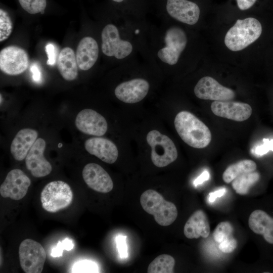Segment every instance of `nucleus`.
Segmentation results:
<instances>
[{
    "label": "nucleus",
    "instance_id": "nucleus-1",
    "mask_svg": "<svg viewBox=\"0 0 273 273\" xmlns=\"http://www.w3.org/2000/svg\"><path fill=\"white\" fill-rule=\"evenodd\" d=\"M160 34L152 51L153 58L157 64L174 66L186 48L187 34L180 27L172 25L163 29Z\"/></svg>",
    "mask_w": 273,
    "mask_h": 273
},
{
    "label": "nucleus",
    "instance_id": "nucleus-2",
    "mask_svg": "<svg viewBox=\"0 0 273 273\" xmlns=\"http://www.w3.org/2000/svg\"><path fill=\"white\" fill-rule=\"evenodd\" d=\"M175 129L182 140L197 149L206 147L211 141L209 128L194 115L187 111L177 114L174 118Z\"/></svg>",
    "mask_w": 273,
    "mask_h": 273
},
{
    "label": "nucleus",
    "instance_id": "nucleus-3",
    "mask_svg": "<svg viewBox=\"0 0 273 273\" xmlns=\"http://www.w3.org/2000/svg\"><path fill=\"white\" fill-rule=\"evenodd\" d=\"M261 33V24L256 19H238L226 32L224 43L232 51H241L256 41Z\"/></svg>",
    "mask_w": 273,
    "mask_h": 273
},
{
    "label": "nucleus",
    "instance_id": "nucleus-4",
    "mask_svg": "<svg viewBox=\"0 0 273 273\" xmlns=\"http://www.w3.org/2000/svg\"><path fill=\"white\" fill-rule=\"evenodd\" d=\"M101 50L106 56L118 60H126L132 57L135 46L132 39L122 36L120 29L113 24H108L101 32Z\"/></svg>",
    "mask_w": 273,
    "mask_h": 273
},
{
    "label": "nucleus",
    "instance_id": "nucleus-5",
    "mask_svg": "<svg viewBox=\"0 0 273 273\" xmlns=\"http://www.w3.org/2000/svg\"><path fill=\"white\" fill-rule=\"evenodd\" d=\"M140 203L143 209L154 216L156 222L161 226L172 224L177 216L176 206L165 200L157 191L149 189L141 196Z\"/></svg>",
    "mask_w": 273,
    "mask_h": 273
},
{
    "label": "nucleus",
    "instance_id": "nucleus-6",
    "mask_svg": "<svg viewBox=\"0 0 273 273\" xmlns=\"http://www.w3.org/2000/svg\"><path fill=\"white\" fill-rule=\"evenodd\" d=\"M146 139L151 148L152 161L156 166L165 167L177 159L175 145L167 135L157 130H152L148 133Z\"/></svg>",
    "mask_w": 273,
    "mask_h": 273
},
{
    "label": "nucleus",
    "instance_id": "nucleus-7",
    "mask_svg": "<svg viewBox=\"0 0 273 273\" xmlns=\"http://www.w3.org/2000/svg\"><path fill=\"white\" fill-rule=\"evenodd\" d=\"M72 200L73 193L70 187L61 180L48 183L41 193L42 206L50 212H56L67 207Z\"/></svg>",
    "mask_w": 273,
    "mask_h": 273
},
{
    "label": "nucleus",
    "instance_id": "nucleus-8",
    "mask_svg": "<svg viewBox=\"0 0 273 273\" xmlns=\"http://www.w3.org/2000/svg\"><path fill=\"white\" fill-rule=\"evenodd\" d=\"M19 256L21 266L25 272H42L46 253L39 243L30 239L23 240L19 246Z\"/></svg>",
    "mask_w": 273,
    "mask_h": 273
},
{
    "label": "nucleus",
    "instance_id": "nucleus-9",
    "mask_svg": "<svg viewBox=\"0 0 273 273\" xmlns=\"http://www.w3.org/2000/svg\"><path fill=\"white\" fill-rule=\"evenodd\" d=\"M29 65L27 53L17 46H9L0 52V68L5 73L17 75L24 72Z\"/></svg>",
    "mask_w": 273,
    "mask_h": 273
},
{
    "label": "nucleus",
    "instance_id": "nucleus-10",
    "mask_svg": "<svg viewBox=\"0 0 273 273\" xmlns=\"http://www.w3.org/2000/svg\"><path fill=\"white\" fill-rule=\"evenodd\" d=\"M194 92L200 99L214 101H229L235 97L234 90L222 85L210 76L201 78L196 84Z\"/></svg>",
    "mask_w": 273,
    "mask_h": 273
},
{
    "label": "nucleus",
    "instance_id": "nucleus-11",
    "mask_svg": "<svg viewBox=\"0 0 273 273\" xmlns=\"http://www.w3.org/2000/svg\"><path fill=\"white\" fill-rule=\"evenodd\" d=\"M31 184L30 178L19 169H14L7 174L0 187V194L4 198L18 200L25 197Z\"/></svg>",
    "mask_w": 273,
    "mask_h": 273
},
{
    "label": "nucleus",
    "instance_id": "nucleus-12",
    "mask_svg": "<svg viewBox=\"0 0 273 273\" xmlns=\"http://www.w3.org/2000/svg\"><path fill=\"white\" fill-rule=\"evenodd\" d=\"M150 84L145 79L135 78L119 83L114 94L120 101L127 104L141 101L148 94Z\"/></svg>",
    "mask_w": 273,
    "mask_h": 273
},
{
    "label": "nucleus",
    "instance_id": "nucleus-13",
    "mask_svg": "<svg viewBox=\"0 0 273 273\" xmlns=\"http://www.w3.org/2000/svg\"><path fill=\"white\" fill-rule=\"evenodd\" d=\"M46 146V143L43 139H37L25 158L27 169L35 177L47 176L52 170L51 163L44 156Z\"/></svg>",
    "mask_w": 273,
    "mask_h": 273
},
{
    "label": "nucleus",
    "instance_id": "nucleus-14",
    "mask_svg": "<svg viewBox=\"0 0 273 273\" xmlns=\"http://www.w3.org/2000/svg\"><path fill=\"white\" fill-rule=\"evenodd\" d=\"M75 124L81 132L94 136H102L108 129L105 118L91 109H84L80 111L76 116Z\"/></svg>",
    "mask_w": 273,
    "mask_h": 273
},
{
    "label": "nucleus",
    "instance_id": "nucleus-15",
    "mask_svg": "<svg viewBox=\"0 0 273 273\" xmlns=\"http://www.w3.org/2000/svg\"><path fill=\"white\" fill-rule=\"evenodd\" d=\"M166 10L172 18L189 25L196 24L200 17L199 6L188 0H167Z\"/></svg>",
    "mask_w": 273,
    "mask_h": 273
},
{
    "label": "nucleus",
    "instance_id": "nucleus-16",
    "mask_svg": "<svg viewBox=\"0 0 273 273\" xmlns=\"http://www.w3.org/2000/svg\"><path fill=\"white\" fill-rule=\"evenodd\" d=\"M211 110L217 116L238 122L248 119L252 112L248 104L230 100L214 101L211 105Z\"/></svg>",
    "mask_w": 273,
    "mask_h": 273
},
{
    "label": "nucleus",
    "instance_id": "nucleus-17",
    "mask_svg": "<svg viewBox=\"0 0 273 273\" xmlns=\"http://www.w3.org/2000/svg\"><path fill=\"white\" fill-rule=\"evenodd\" d=\"M82 177L86 184L92 189L107 193L113 188V183L106 171L100 165L90 163L82 170Z\"/></svg>",
    "mask_w": 273,
    "mask_h": 273
},
{
    "label": "nucleus",
    "instance_id": "nucleus-18",
    "mask_svg": "<svg viewBox=\"0 0 273 273\" xmlns=\"http://www.w3.org/2000/svg\"><path fill=\"white\" fill-rule=\"evenodd\" d=\"M84 147L90 154L109 164L116 162L118 156L116 146L111 141L104 138H89L85 141Z\"/></svg>",
    "mask_w": 273,
    "mask_h": 273
},
{
    "label": "nucleus",
    "instance_id": "nucleus-19",
    "mask_svg": "<svg viewBox=\"0 0 273 273\" xmlns=\"http://www.w3.org/2000/svg\"><path fill=\"white\" fill-rule=\"evenodd\" d=\"M99 55L97 41L90 36L83 37L80 41L76 53L77 65L80 69L86 71L96 63Z\"/></svg>",
    "mask_w": 273,
    "mask_h": 273
},
{
    "label": "nucleus",
    "instance_id": "nucleus-20",
    "mask_svg": "<svg viewBox=\"0 0 273 273\" xmlns=\"http://www.w3.org/2000/svg\"><path fill=\"white\" fill-rule=\"evenodd\" d=\"M37 136V132L33 129L24 128L19 130L10 146V151L14 158L17 161L24 160Z\"/></svg>",
    "mask_w": 273,
    "mask_h": 273
},
{
    "label": "nucleus",
    "instance_id": "nucleus-21",
    "mask_svg": "<svg viewBox=\"0 0 273 273\" xmlns=\"http://www.w3.org/2000/svg\"><path fill=\"white\" fill-rule=\"evenodd\" d=\"M188 239L206 238L210 233V225L206 214L202 210H196L189 218L184 228Z\"/></svg>",
    "mask_w": 273,
    "mask_h": 273
},
{
    "label": "nucleus",
    "instance_id": "nucleus-22",
    "mask_svg": "<svg viewBox=\"0 0 273 273\" xmlns=\"http://www.w3.org/2000/svg\"><path fill=\"white\" fill-rule=\"evenodd\" d=\"M248 224L254 233L262 235L267 243L273 244V218L265 211H253L249 216Z\"/></svg>",
    "mask_w": 273,
    "mask_h": 273
},
{
    "label": "nucleus",
    "instance_id": "nucleus-23",
    "mask_svg": "<svg viewBox=\"0 0 273 273\" xmlns=\"http://www.w3.org/2000/svg\"><path fill=\"white\" fill-rule=\"evenodd\" d=\"M58 69L62 77L67 81L74 80L78 75L76 55L69 47L63 48L58 59Z\"/></svg>",
    "mask_w": 273,
    "mask_h": 273
},
{
    "label": "nucleus",
    "instance_id": "nucleus-24",
    "mask_svg": "<svg viewBox=\"0 0 273 273\" xmlns=\"http://www.w3.org/2000/svg\"><path fill=\"white\" fill-rule=\"evenodd\" d=\"M256 168V164L253 160H242L229 166L223 173L222 179L225 183L229 184L238 176L254 171Z\"/></svg>",
    "mask_w": 273,
    "mask_h": 273
},
{
    "label": "nucleus",
    "instance_id": "nucleus-25",
    "mask_svg": "<svg viewBox=\"0 0 273 273\" xmlns=\"http://www.w3.org/2000/svg\"><path fill=\"white\" fill-rule=\"evenodd\" d=\"M260 178L259 173L252 171L242 174L236 177L232 181V186L236 193L246 195L250 188L256 183Z\"/></svg>",
    "mask_w": 273,
    "mask_h": 273
},
{
    "label": "nucleus",
    "instance_id": "nucleus-26",
    "mask_svg": "<svg viewBox=\"0 0 273 273\" xmlns=\"http://www.w3.org/2000/svg\"><path fill=\"white\" fill-rule=\"evenodd\" d=\"M175 260L173 257L168 254H161L155 258L149 265V273H172Z\"/></svg>",
    "mask_w": 273,
    "mask_h": 273
},
{
    "label": "nucleus",
    "instance_id": "nucleus-27",
    "mask_svg": "<svg viewBox=\"0 0 273 273\" xmlns=\"http://www.w3.org/2000/svg\"><path fill=\"white\" fill-rule=\"evenodd\" d=\"M234 228L228 221H222L219 223L213 233V237L215 241L219 244L233 236Z\"/></svg>",
    "mask_w": 273,
    "mask_h": 273
},
{
    "label": "nucleus",
    "instance_id": "nucleus-28",
    "mask_svg": "<svg viewBox=\"0 0 273 273\" xmlns=\"http://www.w3.org/2000/svg\"><path fill=\"white\" fill-rule=\"evenodd\" d=\"M21 7L31 14H43L47 6L46 0H18Z\"/></svg>",
    "mask_w": 273,
    "mask_h": 273
},
{
    "label": "nucleus",
    "instance_id": "nucleus-29",
    "mask_svg": "<svg viewBox=\"0 0 273 273\" xmlns=\"http://www.w3.org/2000/svg\"><path fill=\"white\" fill-rule=\"evenodd\" d=\"M13 24L8 13L0 9V41L7 39L12 33Z\"/></svg>",
    "mask_w": 273,
    "mask_h": 273
},
{
    "label": "nucleus",
    "instance_id": "nucleus-30",
    "mask_svg": "<svg viewBox=\"0 0 273 273\" xmlns=\"http://www.w3.org/2000/svg\"><path fill=\"white\" fill-rule=\"evenodd\" d=\"M72 272H99V267L96 263L89 260H82L75 263L71 269Z\"/></svg>",
    "mask_w": 273,
    "mask_h": 273
},
{
    "label": "nucleus",
    "instance_id": "nucleus-31",
    "mask_svg": "<svg viewBox=\"0 0 273 273\" xmlns=\"http://www.w3.org/2000/svg\"><path fill=\"white\" fill-rule=\"evenodd\" d=\"M74 247L72 241L68 238H65L62 241H59L57 245L51 250V255L54 257H60L62 255L64 250H71Z\"/></svg>",
    "mask_w": 273,
    "mask_h": 273
},
{
    "label": "nucleus",
    "instance_id": "nucleus-32",
    "mask_svg": "<svg viewBox=\"0 0 273 273\" xmlns=\"http://www.w3.org/2000/svg\"><path fill=\"white\" fill-rule=\"evenodd\" d=\"M126 240V237L122 235H118L115 240L119 255L121 258H126L128 257Z\"/></svg>",
    "mask_w": 273,
    "mask_h": 273
},
{
    "label": "nucleus",
    "instance_id": "nucleus-33",
    "mask_svg": "<svg viewBox=\"0 0 273 273\" xmlns=\"http://www.w3.org/2000/svg\"><path fill=\"white\" fill-rule=\"evenodd\" d=\"M237 246V241L233 236H232L219 243L218 248L221 251L224 253H230L235 250Z\"/></svg>",
    "mask_w": 273,
    "mask_h": 273
},
{
    "label": "nucleus",
    "instance_id": "nucleus-34",
    "mask_svg": "<svg viewBox=\"0 0 273 273\" xmlns=\"http://www.w3.org/2000/svg\"><path fill=\"white\" fill-rule=\"evenodd\" d=\"M263 144L258 146L253 150V152L258 155L262 156L269 150L273 151V139L269 140L268 139H263Z\"/></svg>",
    "mask_w": 273,
    "mask_h": 273
},
{
    "label": "nucleus",
    "instance_id": "nucleus-35",
    "mask_svg": "<svg viewBox=\"0 0 273 273\" xmlns=\"http://www.w3.org/2000/svg\"><path fill=\"white\" fill-rule=\"evenodd\" d=\"M46 52L48 57L47 64L49 65H54L56 63L57 56L55 46L52 43H48L46 46Z\"/></svg>",
    "mask_w": 273,
    "mask_h": 273
},
{
    "label": "nucleus",
    "instance_id": "nucleus-36",
    "mask_svg": "<svg viewBox=\"0 0 273 273\" xmlns=\"http://www.w3.org/2000/svg\"><path fill=\"white\" fill-rule=\"evenodd\" d=\"M238 8L246 10L251 8L257 0H236Z\"/></svg>",
    "mask_w": 273,
    "mask_h": 273
},
{
    "label": "nucleus",
    "instance_id": "nucleus-37",
    "mask_svg": "<svg viewBox=\"0 0 273 273\" xmlns=\"http://www.w3.org/2000/svg\"><path fill=\"white\" fill-rule=\"evenodd\" d=\"M30 70L33 80L36 82H39L41 80V72L38 65L36 63H33L31 66Z\"/></svg>",
    "mask_w": 273,
    "mask_h": 273
},
{
    "label": "nucleus",
    "instance_id": "nucleus-38",
    "mask_svg": "<svg viewBox=\"0 0 273 273\" xmlns=\"http://www.w3.org/2000/svg\"><path fill=\"white\" fill-rule=\"evenodd\" d=\"M225 193L226 189L225 188L220 189L214 192L210 193L208 197L209 202L211 203L213 202L217 198L221 197L223 196Z\"/></svg>",
    "mask_w": 273,
    "mask_h": 273
},
{
    "label": "nucleus",
    "instance_id": "nucleus-39",
    "mask_svg": "<svg viewBox=\"0 0 273 273\" xmlns=\"http://www.w3.org/2000/svg\"><path fill=\"white\" fill-rule=\"evenodd\" d=\"M210 174L207 170H205L203 173L198 176L194 181V184L195 186L202 184L204 181L209 179Z\"/></svg>",
    "mask_w": 273,
    "mask_h": 273
},
{
    "label": "nucleus",
    "instance_id": "nucleus-40",
    "mask_svg": "<svg viewBox=\"0 0 273 273\" xmlns=\"http://www.w3.org/2000/svg\"><path fill=\"white\" fill-rule=\"evenodd\" d=\"M115 2H117V3H121L122 2H123L124 0H112Z\"/></svg>",
    "mask_w": 273,
    "mask_h": 273
},
{
    "label": "nucleus",
    "instance_id": "nucleus-41",
    "mask_svg": "<svg viewBox=\"0 0 273 273\" xmlns=\"http://www.w3.org/2000/svg\"><path fill=\"white\" fill-rule=\"evenodd\" d=\"M2 103V95H1V103Z\"/></svg>",
    "mask_w": 273,
    "mask_h": 273
}]
</instances>
